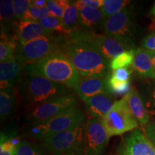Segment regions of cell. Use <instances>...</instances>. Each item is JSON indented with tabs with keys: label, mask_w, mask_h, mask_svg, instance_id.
Instances as JSON below:
<instances>
[{
	"label": "cell",
	"mask_w": 155,
	"mask_h": 155,
	"mask_svg": "<svg viewBox=\"0 0 155 155\" xmlns=\"http://www.w3.org/2000/svg\"><path fill=\"white\" fill-rule=\"evenodd\" d=\"M49 15L50 12L47 7L42 9H39L31 5L30 9H28V11L27 12V13L23 17L22 20L39 22L44 17L49 16Z\"/></svg>",
	"instance_id": "obj_32"
},
{
	"label": "cell",
	"mask_w": 155,
	"mask_h": 155,
	"mask_svg": "<svg viewBox=\"0 0 155 155\" xmlns=\"http://www.w3.org/2000/svg\"><path fill=\"white\" fill-rule=\"evenodd\" d=\"M16 155H48L42 148L29 141H21Z\"/></svg>",
	"instance_id": "obj_31"
},
{
	"label": "cell",
	"mask_w": 155,
	"mask_h": 155,
	"mask_svg": "<svg viewBox=\"0 0 155 155\" xmlns=\"http://www.w3.org/2000/svg\"><path fill=\"white\" fill-rule=\"evenodd\" d=\"M86 114L78 106L47 121L32 124L29 134L32 138L42 139L56 134L75 129L85 124Z\"/></svg>",
	"instance_id": "obj_4"
},
{
	"label": "cell",
	"mask_w": 155,
	"mask_h": 155,
	"mask_svg": "<svg viewBox=\"0 0 155 155\" xmlns=\"http://www.w3.org/2000/svg\"><path fill=\"white\" fill-rule=\"evenodd\" d=\"M31 5L37 8L42 9L47 7V1L45 0H32L31 1Z\"/></svg>",
	"instance_id": "obj_38"
},
{
	"label": "cell",
	"mask_w": 155,
	"mask_h": 155,
	"mask_svg": "<svg viewBox=\"0 0 155 155\" xmlns=\"http://www.w3.org/2000/svg\"><path fill=\"white\" fill-rule=\"evenodd\" d=\"M151 55H152V65H153V67H154V69L155 71V52H151Z\"/></svg>",
	"instance_id": "obj_41"
},
{
	"label": "cell",
	"mask_w": 155,
	"mask_h": 155,
	"mask_svg": "<svg viewBox=\"0 0 155 155\" xmlns=\"http://www.w3.org/2000/svg\"><path fill=\"white\" fill-rule=\"evenodd\" d=\"M80 15V28L81 30L93 32L97 27L104 23L105 20L102 9H94L87 7L79 12Z\"/></svg>",
	"instance_id": "obj_19"
},
{
	"label": "cell",
	"mask_w": 155,
	"mask_h": 155,
	"mask_svg": "<svg viewBox=\"0 0 155 155\" xmlns=\"http://www.w3.org/2000/svg\"><path fill=\"white\" fill-rule=\"evenodd\" d=\"M103 28L106 35L134 45L133 40L136 34L135 22L132 12L127 7L117 14L105 19Z\"/></svg>",
	"instance_id": "obj_8"
},
{
	"label": "cell",
	"mask_w": 155,
	"mask_h": 155,
	"mask_svg": "<svg viewBox=\"0 0 155 155\" xmlns=\"http://www.w3.org/2000/svg\"><path fill=\"white\" fill-rule=\"evenodd\" d=\"M21 141L9 133H2L0 139V155H16Z\"/></svg>",
	"instance_id": "obj_25"
},
{
	"label": "cell",
	"mask_w": 155,
	"mask_h": 155,
	"mask_svg": "<svg viewBox=\"0 0 155 155\" xmlns=\"http://www.w3.org/2000/svg\"><path fill=\"white\" fill-rule=\"evenodd\" d=\"M85 104L91 116L102 119L111 111L114 102L111 95L98 94L86 101Z\"/></svg>",
	"instance_id": "obj_17"
},
{
	"label": "cell",
	"mask_w": 155,
	"mask_h": 155,
	"mask_svg": "<svg viewBox=\"0 0 155 155\" xmlns=\"http://www.w3.org/2000/svg\"><path fill=\"white\" fill-rule=\"evenodd\" d=\"M139 93L147 112L155 116V81L142 83Z\"/></svg>",
	"instance_id": "obj_22"
},
{
	"label": "cell",
	"mask_w": 155,
	"mask_h": 155,
	"mask_svg": "<svg viewBox=\"0 0 155 155\" xmlns=\"http://www.w3.org/2000/svg\"><path fill=\"white\" fill-rule=\"evenodd\" d=\"M108 87L110 94L117 96H126L132 87H131L130 81H121L115 78L111 75L108 78Z\"/></svg>",
	"instance_id": "obj_29"
},
{
	"label": "cell",
	"mask_w": 155,
	"mask_h": 155,
	"mask_svg": "<svg viewBox=\"0 0 155 155\" xmlns=\"http://www.w3.org/2000/svg\"><path fill=\"white\" fill-rule=\"evenodd\" d=\"M61 49L83 78H108L110 64L85 35L84 30L75 31L63 38Z\"/></svg>",
	"instance_id": "obj_1"
},
{
	"label": "cell",
	"mask_w": 155,
	"mask_h": 155,
	"mask_svg": "<svg viewBox=\"0 0 155 155\" xmlns=\"http://www.w3.org/2000/svg\"><path fill=\"white\" fill-rule=\"evenodd\" d=\"M69 2L70 1H67V0L47 1V7L50 12V16L61 19Z\"/></svg>",
	"instance_id": "obj_30"
},
{
	"label": "cell",
	"mask_w": 155,
	"mask_h": 155,
	"mask_svg": "<svg viewBox=\"0 0 155 155\" xmlns=\"http://www.w3.org/2000/svg\"><path fill=\"white\" fill-rule=\"evenodd\" d=\"M22 73L45 78L74 90L82 80V77L61 48L38 62L25 65L22 68Z\"/></svg>",
	"instance_id": "obj_2"
},
{
	"label": "cell",
	"mask_w": 155,
	"mask_h": 155,
	"mask_svg": "<svg viewBox=\"0 0 155 155\" xmlns=\"http://www.w3.org/2000/svg\"><path fill=\"white\" fill-rule=\"evenodd\" d=\"M108 79L101 78H82L75 91L81 99L84 102L98 94L111 95L110 94Z\"/></svg>",
	"instance_id": "obj_13"
},
{
	"label": "cell",
	"mask_w": 155,
	"mask_h": 155,
	"mask_svg": "<svg viewBox=\"0 0 155 155\" xmlns=\"http://www.w3.org/2000/svg\"><path fill=\"white\" fill-rule=\"evenodd\" d=\"M141 48L150 52H155V32H152L143 39Z\"/></svg>",
	"instance_id": "obj_34"
},
{
	"label": "cell",
	"mask_w": 155,
	"mask_h": 155,
	"mask_svg": "<svg viewBox=\"0 0 155 155\" xmlns=\"http://www.w3.org/2000/svg\"><path fill=\"white\" fill-rule=\"evenodd\" d=\"M110 137L102 120L91 116L86 124L83 155H102Z\"/></svg>",
	"instance_id": "obj_10"
},
{
	"label": "cell",
	"mask_w": 155,
	"mask_h": 155,
	"mask_svg": "<svg viewBox=\"0 0 155 155\" xmlns=\"http://www.w3.org/2000/svg\"><path fill=\"white\" fill-rule=\"evenodd\" d=\"M144 132L155 147V121L147 125L144 129Z\"/></svg>",
	"instance_id": "obj_36"
},
{
	"label": "cell",
	"mask_w": 155,
	"mask_h": 155,
	"mask_svg": "<svg viewBox=\"0 0 155 155\" xmlns=\"http://www.w3.org/2000/svg\"><path fill=\"white\" fill-rule=\"evenodd\" d=\"M0 22H1V34L9 38L12 29L14 28L15 18L13 1L2 0L0 4ZM12 39V38H10ZM13 40V39H12Z\"/></svg>",
	"instance_id": "obj_20"
},
{
	"label": "cell",
	"mask_w": 155,
	"mask_h": 155,
	"mask_svg": "<svg viewBox=\"0 0 155 155\" xmlns=\"http://www.w3.org/2000/svg\"><path fill=\"white\" fill-rule=\"evenodd\" d=\"M76 96L68 94L37 106L28 114L27 120L32 124L47 121L77 106Z\"/></svg>",
	"instance_id": "obj_9"
},
{
	"label": "cell",
	"mask_w": 155,
	"mask_h": 155,
	"mask_svg": "<svg viewBox=\"0 0 155 155\" xmlns=\"http://www.w3.org/2000/svg\"><path fill=\"white\" fill-rule=\"evenodd\" d=\"M129 1L125 0H104L102 12L105 19L117 14L127 7Z\"/></svg>",
	"instance_id": "obj_28"
},
{
	"label": "cell",
	"mask_w": 155,
	"mask_h": 155,
	"mask_svg": "<svg viewBox=\"0 0 155 155\" xmlns=\"http://www.w3.org/2000/svg\"><path fill=\"white\" fill-rule=\"evenodd\" d=\"M22 69L15 56L0 63V87L1 90L12 89L21 78Z\"/></svg>",
	"instance_id": "obj_15"
},
{
	"label": "cell",
	"mask_w": 155,
	"mask_h": 155,
	"mask_svg": "<svg viewBox=\"0 0 155 155\" xmlns=\"http://www.w3.org/2000/svg\"><path fill=\"white\" fill-rule=\"evenodd\" d=\"M65 36L49 35L28 42L17 45L15 58L21 69L25 65L34 63L61 48L63 38Z\"/></svg>",
	"instance_id": "obj_6"
},
{
	"label": "cell",
	"mask_w": 155,
	"mask_h": 155,
	"mask_svg": "<svg viewBox=\"0 0 155 155\" xmlns=\"http://www.w3.org/2000/svg\"><path fill=\"white\" fill-rule=\"evenodd\" d=\"M19 96L26 103L36 106L58 97L69 94L70 88L45 78L36 75H21L17 84Z\"/></svg>",
	"instance_id": "obj_3"
},
{
	"label": "cell",
	"mask_w": 155,
	"mask_h": 155,
	"mask_svg": "<svg viewBox=\"0 0 155 155\" xmlns=\"http://www.w3.org/2000/svg\"><path fill=\"white\" fill-rule=\"evenodd\" d=\"M125 96L130 110L139 122V124L144 128L150 124V115L144 107L138 89L132 87L129 94Z\"/></svg>",
	"instance_id": "obj_18"
},
{
	"label": "cell",
	"mask_w": 155,
	"mask_h": 155,
	"mask_svg": "<svg viewBox=\"0 0 155 155\" xmlns=\"http://www.w3.org/2000/svg\"><path fill=\"white\" fill-rule=\"evenodd\" d=\"M150 15L151 16L154 17V19H152V25H150V29L152 30V32H155V3L154 5H153L152 9H151V10L150 12Z\"/></svg>",
	"instance_id": "obj_40"
},
{
	"label": "cell",
	"mask_w": 155,
	"mask_h": 155,
	"mask_svg": "<svg viewBox=\"0 0 155 155\" xmlns=\"http://www.w3.org/2000/svg\"><path fill=\"white\" fill-rule=\"evenodd\" d=\"M50 34L38 22L19 21L15 29V40L17 45H25L28 42Z\"/></svg>",
	"instance_id": "obj_14"
},
{
	"label": "cell",
	"mask_w": 155,
	"mask_h": 155,
	"mask_svg": "<svg viewBox=\"0 0 155 155\" xmlns=\"http://www.w3.org/2000/svg\"><path fill=\"white\" fill-rule=\"evenodd\" d=\"M84 32L88 41L96 46L109 64L120 54L133 50V46L119 39L112 38L105 34H96L94 32L86 30H84Z\"/></svg>",
	"instance_id": "obj_11"
},
{
	"label": "cell",
	"mask_w": 155,
	"mask_h": 155,
	"mask_svg": "<svg viewBox=\"0 0 155 155\" xmlns=\"http://www.w3.org/2000/svg\"><path fill=\"white\" fill-rule=\"evenodd\" d=\"M101 120L110 137L134 131L139 125L130 110L125 96L114 102L111 111Z\"/></svg>",
	"instance_id": "obj_7"
},
{
	"label": "cell",
	"mask_w": 155,
	"mask_h": 155,
	"mask_svg": "<svg viewBox=\"0 0 155 155\" xmlns=\"http://www.w3.org/2000/svg\"><path fill=\"white\" fill-rule=\"evenodd\" d=\"M45 30L52 35H57L61 36H69L73 33L63 27L60 19L52 16L44 17L39 22Z\"/></svg>",
	"instance_id": "obj_24"
},
{
	"label": "cell",
	"mask_w": 155,
	"mask_h": 155,
	"mask_svg": "<svg viewBox=\"0 0 155 155\" xmlns=\"http://www.w3.org/2000/svg\"><path fill=\"white\" fill-rule=\"evenodd\" d=\"M87 7L94 9H101L104 0H83Z\"/></svg>",
	"instance_id": "obj_37"
},
{
	"label": "cell",
	"mask_w": 155,
	"mask_h": 155,
	"mask_svg": "<svg viewBox=\"0 0 155 155\" xmlns=\"http://www.w3.org/2000/svg\"><path fill=\"white\" fill-rule=\"evenodd\" d=\"M111 75L121 81H129L131 78V71L129 68H119L112 71Z\"/></svg>",
	"instance_id": "obj_35"
},
{
	"label": "cell",
	"mask_w": 155,
	"mask_h": 155,
	"mask_svg": "<svg viewBox=\"0 0 155 155\" xmlns=\"http://www.w3.org/2000/svg\"><path fill=\"white\" fill-rule=\"evenodd\" d=\"M86 125L42 139L45 150L52 155H83Z\"/></svg>",
	"instance_id": "obj_5"
},
{
	"label": "cell",
	"mask_w": 155,
	"mask_h": 155,
	"mask_svg": "<svg viewBox=\"0 0 155 155\" xmlns=\"http://www.w3.org/2000/svg\"><path fill=\"white\" fill-rule=\"evenodd\" d=\"M134 73L141 78L155 79L151 52L140 48L136 50L134 60L131 65Z\"/></svg>",
	"instance_id": "obj_16"
},
{
	"label": "cell",
	"mask_w": 155,
	"mask_h": 155,
	"mask_svg": "<svg viewBox=\"0 0 155 155\" xmlns=\"http://www.w3.org/2000/svg\"><path fill=\"white\" fill-rule=\"evenodd\" d=\"M17 43L15 40L9 38L5 35L1 34L0 41V61L3 62L15 56Z\"/></svg>",
	"instance_id": "obj_26"
},
{
	"label": "cell",
	"mask_w": 155,
	"mask_h": 155,
	"mask_svg": "<svg viewBox=\"0 0 155 155\" xmlns=\"http://www.w3.org/2000/svg\"><path fill=\"white\" fill-rule=\"evenodd\" d=\"M16 106L15 89L1 90L0 91V116L2 120L10 118Z\"/></svg>",
	"instance_id": "obj_21"
},
{
	"label": "cell",
	"mask_w": 155,
	"mask_h": 155,
	"mask_svg": "<svg viewBox=\"0 0 155 155\" xmlns=\"http://www.w3.org/2000/svg\"><path fill=\"white\" fill-rule=\"evenodd\" d=\"M63 27L71 32L80 30V15L73 2L70 1L62 19H61Z\"/></svg>",
	"instance_id": "obj_23"
},
{
	"label": "cell",
	"mask_w": 155,
	"mask_h": 155,
	"mask_svg": "<svg viewBox=\"0 0 155 155\" xmlns=\"http://www.w3.org/2000/svg\"><path fill=\"white\" fill-rule=\"evenodd\" d=\"M73 3L79 12L83 10V9L87 7V6H86V4H85L83 0H78V1H73Z\"/></svg>",
	"instance_id": "obj_39"
},
{
	"label": "cell",
	"mask_w": 155,
	"mask_h": 155,
	"mask_svg": "<svg viewBox=\"0 0 155 155\" xmlns=\"http://www.w3.org/2000/svg\"><path fill=\"white\" fill-rule=\"evenodd\" d=\"M136 50H131L120 54L116 57L110 63V68L111 71L119 68H129L132 65L134 60Z\"/></svg>",
	"instance_id": "obj_27"
},
{
	"label": "cell",
	"mask_w": 155,
	"mask_h": 155,
	"mask_svg": "<svg viewBox=\"0 0 155 155\" xmlns=\"http://www.w3.org/2000/svg\"><path fill=\"white\" fill-rule=\"evenodd\" d=\"M119 155H155V147L144 131L137 129L125 137Z\"/></svg>",
	"instance_id": "obj_12"
},
{
	"label": "cell",
	"mask_w": 155,
	"mask_h": 155,
	"mask_svg": "<svg viewBox=\"0 0 155 155\" xmlns=\"http://www.w3.org/2000/svg\"><path fill=\"white\" fill-rule=\"evenodd\" d=\"M13 7L15 15V18L19 20H22L23 17L31 7L30 0H15L13 1Z\"/></svg>",
	"instance_id": "obj_33"
}]
</instances>
